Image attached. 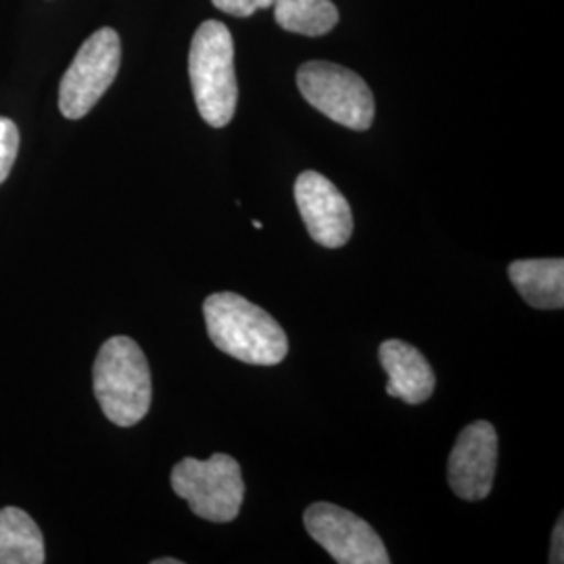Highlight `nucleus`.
I'll list each match as a JSON object with an SVG mask.
<instances>
[{
    "instance_id": "obj_1",
    "label": "nucleus",
    "mask_w": 564,
    "mask_h": 564,
    "mask_svg": "<svg viewBox=\"0 0 564 564\" xmlns=\"http://www.w3.org/2000/svg\"><path fill=\"white\" fill-rule=\"evenodd\" d=\"M212 343L226 356L253 366H276L289 354V339L260 305L237 293H214L203 303Z\"/></svg>"
},
{
    "instance_id": "obj_2",
    "label": "nucleus",
    "mask_w": 564,
    "mask_h": 564,
    "mask_svg": "<svg viewBox=\"0 0 564 564\" xmlns=\"http://www.w3.org/2000/svg\"><path fill=\"white\" fill-rule=\"evenodd\" d=\"M93 383L102 414L118 426H134L147 416L153 400L151 368L139 343L111 337L102 343L93 366Z\"/></svg>"
},
{
    "instance_id": "obj_3",
    "label": "nucleus",
    "mask_w": 564,
    "mask_h": 564,
    "mask_svg": "<svg viewBox=\"0 0 564 564\" xmlns=\"http://www.w3.org/2000/svg\"><path fill=\"white\" fill-rule=\"evenodd\" d=\"M188 76L197 109L212 128L235 118L239 84L235 74V42L223 21H205L195 32L188 53Z\"/></svg>"
},
{
    "instance_id": "obj_4",
    "label": "nucleus",
    "mask_w": 564,
    "mask_h": 564,
    "mask_svg": "<svg viewBox=\"0 0 564 564\" xmlns=\"http://www.w3.org/2000/svg\"><path fill=\"white\" fill-rule=\"evenodd\" d=\"M170 484L199 519L230 523L241 512V466L228 454H214L209 460L184 458L172 468Z\"/></svg>"
},
{
    "instance_id": "obj_5",
    "label": "nucleus",
    "mask_w": 564,
    "mask_h": 564,
    "mask_svg": "<svg viewBox=\"0 0 564 564\" xmlns=\"http://www.w3.org/2000/svg\"><path fill=\"white\" fill-rule=\"evenodd\" d=\"M297 86L314 109L349 130L364 132L375 121L372 90L362 76L343 65L328 61L303 63Z\"/></svg>"
},
{
    "instance_id": "obj_6",
    "label": "nucleus",
    "mask_w": 564,
    "mask_h": 564,
    "mask_svg": "<svg viewBox=\"0 0 564 564\" xmlns=\"http://www.w3.org/2000/svg\"><path fill=\"white\" fill-rule=\"evenodd\" d=\"M121 42L113 28L97 30L84 42L59 86V109L67 120H80L109 90L120 72Z\"/></svg>"
},
{
    "instance_id": "obj_7",
    "label": "nucleus",
    "mask_w": 564,
    "mask_h": 564,
    "mask_svg": "<svg viewBox=\"0 0 564 564\" xmlns=\"http://www.w3.org/2000/svg\"><path fill=\"white\" fill-rule=\"evenodd\" d=\"M303 524L339 564H389L379 533L341 506L316 502L303 514Z\"/></svg>"
},
{
    "instance_id": "obj_8",
    "label": "nucleus",
    "mask_w": 564,
    "mask_h": 564,
    "mask_svg": "<svg viewBox=\"0 0 564 564\" xmlns=\"http://www.w3.org/2000/svg\"><path fill=\"white\" fill-rule=\"evenodd\" d=\"M496 466L498 433L494 424L477 421L464 426L447 464L452 491L466 502H481L494 487Z\"/></svg>"
},
{
    "instance_id": "obj_9",
    "label": "nucleus",
    "mask_w": 564,
    "mask_h": 564,
    "mask_svg": "<svg viewBox=\"0 0 564 564\" xmlns=\"http://www.w3.org/2000/svg\"><path fill=\"white\" fill-rule=\"evenodd\" d=\"M295 203L310 237L326 249H339L351 239L354 216L341 191L318 172H303L295 182Z\"/></svg>"
},
{
    "instance_id": "obj_10",
    "label": "nucleus",
    "mask_w": 564,
    "mask_h": 564,
    "mask_svg": "<svg viewBox=\"0 0 564 564\" xmlns=\"http://www.w3.org/2000/svg\"><path fill=\"white\" fill-rule=\"evenodd\" d=\"M379 360L389 377L387 395L405 403H423L435 391V372L423 354L400 339H389L379 347Z\"/></svg>"
},
{
    "instance_id": "obj_11",
    "label": "nucleus",
    "mask_w": 564,
    "mask_h": 564,
    "mask_svg": "<svg viewBox=\"0 0 564 564\" xmlns=\"http://www.w3.org/2000/svg\"><path fill=\"white\" fill-rule=\"evenodd\" d=\"M508 276L519 295L538 310H563L564 260H519L510 263Z\"/></svg>"
},
{
    "instance_id": "obj_12",
    "label": "nucleus",
    "mask_w": 564,
    "mask_h": 564,
    "mask_svg": "<svg viewBox=\"0 0 564 564\" xmlns=\"http://www.w3.org/2000/svg\"><path fill=\"white\" fill-rule=\"evenodd\" d=\"M44 538L34 519L15 506L0 510V564H42Z\"/></svg>"
},
{
    "instance_id": "obj_13",
    "label": "nucleus",
    "mask_w": 564,
    "mask_h": 564,
    "mask_svg": "<svg viewBox=\"0 0 564 564\" xmlns=\"http://www.w3.org/2000/svg\"><path fill=\"white\" fill-rule=\"evenodd\" d=\"M274 20L291 34L324 36L337 25L339 11L330 0H274Z\"/></svg>"
},
{
    "instance_id": "obj_14",
    "label": "nucleus",
    "mask_w": 564,
    "mask_h": 564,
    "mask_svg": "<svg viewBox=\"0 0 564 564\" xmlns=\"http://www.w3.org/2000/svg\"><path fill=\"white\" fill-rule=\"evenodd\" d=\"M20 153L18 123L0 116V184L9 178Z\"/></svg>"
},
{
    "instance_id": "obj_15",
    "label": "nucleus",
    "mask_w": 564,
    "mask_h": 564,
    "mask_svg": "<svg viewBox=\"0 0 564 564\" xmlns=\"http://www.w3.org/2000/svg\"><path fill=\"white\" fill-rule=\"evenodd\" d=\"M212 2L216 9L235 18H251L256 11L274 4V0H212Z\"/></svg>"
},
{
    "instance_id": "obj_16",
    "label": "nucleus",
    "mask_w": 564,
    "mask_h": 564,
    "mask_svg": "<svg viewBox=\"0 0 564 564\" xmlns=\"http://www.w3.org/2000/svg\"><path fill=\"white\" fill-rule=\"evenodd\" d=\"M564 524L563 517L558 519V523L554 527L552 533V550H550V563L561 564L564 561Z\"/></svg>"
},
{
    "instance_id": "obj_17",
    "label": "nucleus",
    "mask_w": 564,
    "mask_h": 564,
    "mask_svg": "<svg viewBox=\"0 0 564 564\" xmlns=\"http://www.w3.org/2000/svg\"><path fill=\"white\" fill-rule=\"evenodd\" d=\"M153 564H181V561H176V558H158V561H153Z\"/></svg>"
},
{
    "instance_id": "obj_18",
    "label": "nucleus",
    "mask_w": 564,
    "mask_h": 564,
    "mask_svg": "<svg viewBox=\"0 0 564 564\" xmlns=\"http://www.w3.org/2000/svg\"><path fill=\"white\" fill-rule=\"evenodd\" d=\"M253 228H258V230H260V228H262V223H260V220H253Z\"/></svg>"
}]
</instances>
